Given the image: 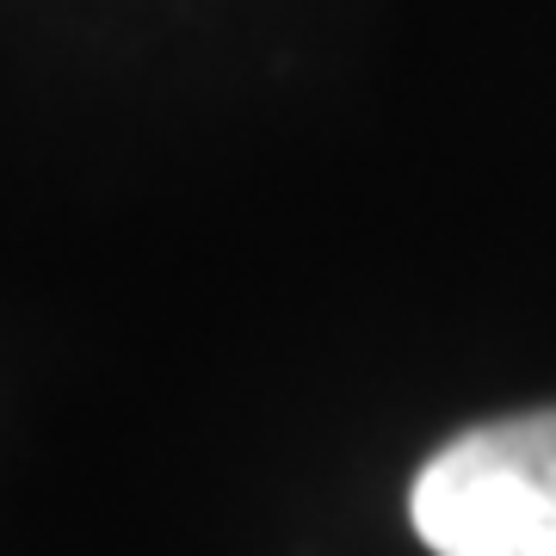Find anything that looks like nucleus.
<instances>
[{"label":"nucleus","instance_id":"nucleus-1","mask_svg":"<svg viewBox=\"0 0 556 556\" xmlns=\"http://www.w3.org/2000/svg\"><path fill=\"white\" fill-rule=\"evenodd\" d=\"M408 514L433 556H556V408L439 445Z\"/></svg>","mask_w":556,"mask_h":556}]
</instances>
